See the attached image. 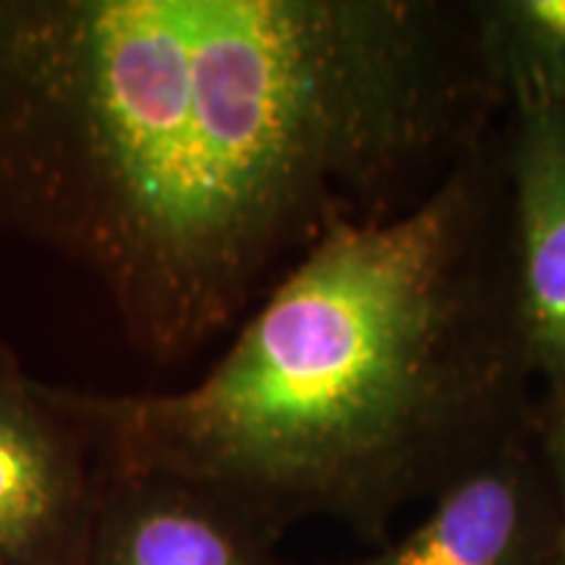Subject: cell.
Returning a JSON list of instances; mask_svg holds the SVG:
<instances>
[{
	"instance_id": "3957f363",
	"label": "cell",
	"mask_w": 565,
	"mask_h": 565,
	"mask_svg": "<svg viewBox=\"0 0 565 565\" xmlns=\"http://www.w3.org/2000/svg\"><path fill=\"white\" fill-rule=\"evenodd\" d=\"M105 475L68 387L0 341V565H79Z\"/></svg>"
},
{
	"instance_id": "ba28073f",
	"label": "cell",
	"mask_w": 565,
	"mask_h": 565,
	"mask_svg": "<svg viewBox=\"0 0 565 565\" xmlns=\"http://www.w3.org/2000/svg\"><path fill=\"white\" fill-rule=\"evenodd\" d=\"M534 433L555 494V565H565V406H542L540 416L534 419Z\"/></svg>"
},
{
	"instance_id": "52a82bcc",
	"label": "cell",
	"mask_w": 565,
	"mask_h": 565,
	"mask_svg": "<svg viewBox=\"0 0 565 565\" xmlns=\"http://www.w3.org/2000/svg\"><path fill=\"white\" fill-rule=\"evenodd\" d=\"M487 87L515 108H565V0L469 6Z\"/></svg>"
},
{
	"instance_id": "277c9868",
	"label": "cell",
	"mask_w": 565,
	"mask_h": 565,
	"mask_svg": "<svg viewBox=\"0 0 565 565\" xmlns=\"http://www.w3.org/2000/svg\"><path fill=\"white\" fill-rule=\"evenodd\" d=\"M555 545L545 458L521 429L445 479L401 540L349 565H555Z\"/></svg>"
},
{
	"instance_id": "7a4b0ae2",
	"label": "cell",
	"mask_w": 565,
	"mask_h": 565,
	"mask_svg": "<svg viewBox=\"0 0 565 565\" xmlns=\"http://www.w3.org/2000/svg\"><path fill=\"white\" fill-rule=\"evenodd\" d=\"M529 383L508 186L475 154L408 210L322 233L200 383L68 393L108 469L204 487L275 532L377 526L526 429Z\"/></svg>"
},
{
	"instance_id": "8992f818",
	"label": "cell",
	"mask_w": 565,
	"mask_h": 565,
	"mask_svg": "<svg viewBox=\"0 0 565 565\" xmlns=\"http://www.w3.org/2000/svg\"><path fill=\"white\" fill-rule=\"evenodd\" d=\"M79 565H278L273 532L221 494L108 469Z\"/></svg>"
},
{
	"instance_id": "6da1fadb",
	"label": "cell",
	"mask_w": 565,
	"mask_h": 565,
	"mask_svg": "<svg viewBox=\"0 0 565 565\" xmlns=\"http://www.w3.org/2000/svg\"><path fill=\"white\" fill-rule=\"evenodd\" d=\"M456 17L0 0V228L87 273L141 356H192L458 131L484 76Z\"/></svg>"
},
{
	"instance_id": "5b68a950",
	"label": "cell",
	"mask_w": 565,
	"mask_h": 565,
	"mask_svg": "<svg viewBox=\"0 0 565 565\" xmlns=\"http://www.w3.org/2000/svg\"><path fill=\"white\" fill-rule=\"evenodd\" d=\"M505 160L513 303L542 406H565V108H515Z\"/></svg>"
}]
</instances>
